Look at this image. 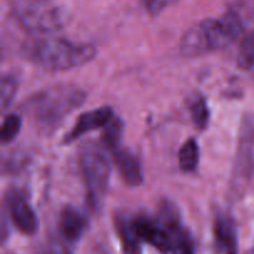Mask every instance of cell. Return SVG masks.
<instances>
[{
	"instance_id": "cell-1",
	"label": "cell",
	"mask_w": 254,
	"mask_h": 254,
	"mask_svg": "<svg viewBox=\"0 0 254 254\" xmlns=\"http://www.w3.org/2000/svg\"><path fill=\"white\" fill-rule=\"evenodd\" d=\"M24 55L46 71L60 72L88 64L96 56V49L59 37H40L25 45Z\"/></svg>"
},
{
	"instance_id": "cell-2",
	"label": "cell",
	"mask_w": 254,
	"mask_h": 254,
	"mask_svg": "<svg viewBox=\"0 0 254 254\" xmlns=\"http://www.w3.org/2000/svg\"><path fill=\"white\" fill-rule=\"evenodd\" d=\"M243 32L240 17L233 12L218 19H206L193 25L184 34L180 51L186 57H197L207 52L231 46Z\"/></svg>"
},
{
	"instance_id": "cell-7",
	"label": "cell",
	"mask_w": 254,
	"mask_h": 254,
	"mask_svg": "<svg viewBox=\"0 0 254 254\" xmlns=\"http://www.w3.org/2000/svg\"><path fill=\"white\" fill-rule=\"evenodd\" d=\"M7 207L12 223L20 232L34 235L39 227L36 213L22 193L12 191L7 196Z\"/></svg>"
},
{
	"instance_id": "cell-6",
	"label": "cell",
	"mask_w": 254,
	"mask_h": 254,
	"mask_svg": "<svg viewBox=\"0 0 254 254\" xmlns=\"http://www.w3.org/2000/svg\"><path fill=\"white\" fill-rule=\"evenodd\" d=\"M129 227L139 242L150 243L163 253L171 252L173 242L166 226H160L149 218L139 217L129 222Z\"/></svg>"
},
{
	"instance_id": "cell-18",
	"label": "cell",
	"mask_w": 254,
	"mask_h": 254,
	"mask_svg": "<svg viewBox=\"0 0 254 254\" xmlns=\"http://www.w3.org/2000/svg\"><path fill=\"white\" fill-rule=\"evenodd\" d=\"M17 91V83L14 77L4 76L1 79V109L5 111L14 101Z\"/></svg>"
},
{
	"instance_id": "cell-11",
	"label": "cell",
	"mask_w": 254,
	"mask_h": 254,
	"mask_svg": "<svg viewBox=\"0 0 254 254\" xmlns=\"http://www.w3.org/2000/svg\"><path fill=\"white\" fill-rule=\"evenodd\" d=\"M215 237L218 248L225 254L237 253V236L232 221L228 217H218L215 225Z\"/></svg>"
},
{
	"instance_id": "cell-12",
	"label": "cell",
	"mask_w": 254,
	"mask_h": 254,
	"mask_svg": "<svg viewBox=\"0 0 254 254\" xmlns=\"http://www.w3.org/2000/svg\"><path fill=\"white\" fill-rule=\"evenodd\" d=\"M166 228L169 230L171 236V253L173 254H195L193 253L192 245H191V241L189 238V236L186 235L185 231L180 227L176 221L169 220L166 222Z\"/></svg>"
},
{
	"instance_id": "cell-10",
	"label": "cell",
	"mask_w": 254,
	"mask_h": 254,
	"mask_svg": "<svg viewBox=\"0 0 254 254\" xmlns=\"http://www.w3.org/2000/svg\"><path fill=\"white\" fill-rule=\"evenodd\" d=\"M60 228L67 242H77L86 230V220L78 210L68 206L62 211Z\"/></svg>"
},
{
	"instance_id": "cell-5",
	"label": "cell",
	"mask_w": 254,
	"mask_h": 254,
	"mask_svg": "<svg viewBox=\"0 0 254 254\" xmlns=\"http://www.w3.org/2000/svg\"><path fill=\"white\" fill-rule=\"evenodd\" d=\"M20 25L35 34H52L61 30L68 20L64 7L50 0H22L16 7Z\"/></svg>"
},
{
	"instance_id": "cell-14",
	"label": "cell",
	"mask_w": 254,
	"mask_h": 254,
	"mask_svg": "<svg viewBox=\"0 0 254 254\" xmlns=\"http://www.w3.org/2000/svg\"><path fill=\"white\" fill-rule=\"evenodd\" d=\"M190 112L196 128L203 130L210 122V108L202 96H196L190 103Z\"/></svg>"
},
{
	"instance_id": "cell-17",
	"label": "cell",
	"mask_w": 254,
	"mask_h": 254,
	"mask_svg": "<svg viewBox=\"0 0 254 254\" xmlns=\"http://www.w3.org/2000/svg\"><path fill=\"white\" fill-rule=\"evenodd\" d=\"M122 134H123V123L118 119L113 118L107 126V130L103 135V140L106 141V145L108 148L113 149V150L118 149Z\"/></svg>"
},
{
	"instance_id": "cell-19",
	"label": "cell",
	"mask_w": 254,
	"mask_h": 254,
	"mask_svg": "<svg viewBox=\"0 0 254 254\" xmlns=\"http://www.w3.org/2000/svg\"><path fill=\"white\" fill-rule=\"evenodd\" d=\"M176 1H179V0H145V6L148 11L155 15L165 10L166 7L170 6Z\"/></svg>"
},
{
	"instance_id": "cell-20",
	"label": "cell",
	"mask_w": 254,
	"mask_h": 254,
	"mask_svg": "<svg viewBox=\"0 0 254 254\" xmlns=\"http://www.w3.org/2000/svg\"><path fill=\"white\" fill-rule=\"evenodd\" d=\"M49 254H71L67 251V248L64 247L62 243L60 242H52L50 246Z\"/></svg>"
},
{
	"instance_id": "cell-16",
	"label": "cell",
	"mask_w": 254,
	"mask_h": 254,
	"mask_svg": "<svg viewBox=\"0 0 254 254\" xmlns=\"http://www.w3.org/2000/svg\"><path fill=\"white\" fill-rule=\"evenodd\" d=\"M21 117L17 114H9L6 118L2 122L1 127V141L2 143H10L16 138L19 134L20 129H21Z\"/></svg>"
},
{
	"instance_id": "cell-8",
	"label": "cell",
	"mask_w": 254,
	"mask_h": 254,
	"mask_svg": "<svg viewBox=\"0 0 254 254\" xmlns=\"http://www.w3.org/2000/svg\"><path fill=\"white\" fill-rule=\"evenodd\" d=\"M113 118V111H112L111 107H102V108L86 112V113L79 116V118L74 123L73 128L64 136V143H73L74 140H77L89 131L107 127Z\"/></svg>"
},
{
	"instance_id": "cell-15",
	"label": "cell",
	"mask_w": 254,
	"mask_h": 254,
	"mask_svg": "<svg viewBox=\"0 0 254 254\" xmlns=\"http://www.w3.org/2000/svg\"><path fill=\"white\" fill-rule=\"evenodd\" d=\"M238 64L246 69L254 68V32L242 40L238 52Z\"/></svg>"
},
{
	"instance_id": "cell-4",
	"label": "cell",
	"mask_w": 254,
	"mask_h": 254,
	"mask_svg": "<svg viewBox=\"0 0 254 254\" xmlns=\"http://www.w3.org/2000/svg\"><path fill=\"white\" fill-rule=\"evenodd\" d=\"M79 163L89 203L93 208H99L106 197L111 175V163L106 150L98 144H87L82 149Z\"/></svg>"
},
{
	"instance_id": "cell-13",
	"label": "cell",
	"mask_w": 254,
	"mask_h": 254,
	"mask_svg": "<svg viewBox=\"0 0 254 254\" xmlns=\"http://www.w3.org/2000/svg\"><path fill=\"white\" fill-rule=\"evenodd\" d=\"M200 161V149L195 139H189L179 153V164L183 171L191 173L195 170Z\"/></svg>"
},
{
	"instance_id": "cell-9",
	"label": "cell",
	"mask_w": 254,
	"mask_h": 254,
	"mask_svg": "<svg viewBox=\"0 0 254 254\" xmlns=\"http://www.w3.org/2000/svg\"><path fill=\"white\" fill-rule=\"evenodd\" d=\"M114 163L129 186H139L143 183V170L139 159L130 151L123 149L114 150Z\"/></svg>"
},
{
	"instance_id": "cell-3",
	"label": "cell",
	"mask_w": 254,
	"mask_h": 254,
	"mask_svg": "<svg viewBox=\"0 0 254 254\" xmlns=\"http://www.w3.org/2000/svg\"><path fill=\"white\" fill-rule=\"evenodd\" d=\"M86 99V93L73 86H56L39 92L27 101L25 109L31 114L41 129H54L78 108Z\"/></svg>"
}]
</instances>
